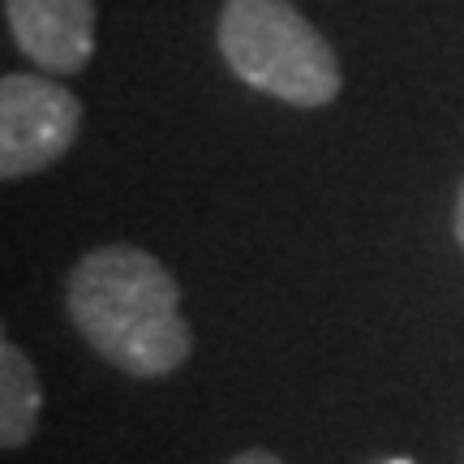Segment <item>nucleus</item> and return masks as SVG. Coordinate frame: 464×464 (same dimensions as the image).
Instances as JSON below:
<instances>
[{
    "mask_svg": "<svg viewBox=\"0 0 464 464\" xmlns=\"http://www.w3.org/2000/svg\"><path fill=\"white\" fill-rule=\"evenodd\" d=\"M22 56L52 73H78L95 56V0H5Z\"/></svg>",
    "mask_w": 464,
    "mask_h": 464,
    "instance_id": "obj_4",
    "label": "nucleus"
},
{
    "mask_svg": "<svg viewBox=\"0 0 464 464\" xmlns=\"http://www.w3.org/2000/svg\"><path fill=\"white\" fill-rule=\"evenodd\" d=\"M65 305L86 344L133 379H164L194 348L181 314V284L138 246H100L78 258Z\"/></svg>",
    "mask_w": 464,
    "mask_h": 464,
    "instance_id": "obj_1",
    "label": "nucleus"
},
{
    "mask_svg": "<svg viewBox=\"0 0 464 464\" xmlns=\"http://www.w3.org/2000/svg\"><path fill=\"white\" fill-rule=\"evenodd\" d=\"M456 241L464 249V185H460V198H456Z\"/></svg>",
    "mask_w": 464,
    "mask_h": 464,
    "instance_id": "obj_7",
    "label": "nucleus"
},
{
    "mask_svg": "<svg viewBox=\"0 0 464 464\" xmlns=\"http://www.w3.org/2000/svg\"><path fill=\"white\" fill-rule=\"evenodd\" d=\"M392 464H409V460H392Z\"/></svg>",
    "mask_w": 464,
    "mask_h": 464,
    "instance_id": "obj_8",
    "label": "nucleus"
},
{
    "mask_svg": "<svg viewBox=\"0 0 464 464\" xmlns=\"http://www.w3.org/2000/svg\"><path fill=\"white\" fill-rule=\"evenodd\" d=\"M82 130V100L39 73H5L0 82V177L22 181L52 168Z\"/></svg>",
    "mask_w": 464,
    "mask_h": 464,
    "instance_id": "obj_3",
    "label": "nucleus"
},
{
    "mask_svg": "<svg viewBox=\"0 0 464 464\" xmlns=\"http://www.w3.org/2000/svg\"><path fill=\"white\" fill-rule=\"evenodd\" d=\"M44 413V382L34 374L31 357L5 340L0 344V448L17 451L31 443Z\"/></svg>",
    "mask_w": 464,
    "mask_h": 464,
    "instance_id": "obj_5",
    "label": "nucleus"
},
{
    "mask_svg": "<svg viewBox=\"0 0 464 464\" xmlns=\"http://www.w3.org/2000/svg\"><path fill=\"white\" fill-rule=\"evenodd\" d=\"M219 52L246 86L293 108L340 95V61L293 0H224Z\"/></svg>",
    "mask_w": 464,
    "mask_h": 464,
    "instance_id": "obj_2",
    "label": "nucleus"
},
{
    "mask_svg": "<svg viewBox=\"0 0 464 464\" xmlns=\"http://www.w3.org/2000/svg\"><path fill=\"white\" fill-rule=\"evenodd\" d=\"M228 464H284V460L271 456V451H263V448H249V451H241V456H232Z\"/></svg>",
    "mask_w": 464,
    "mask_h": 464,
    "instance_id": "obj_6",
    "label": "nucleus"
}]
</instances>
